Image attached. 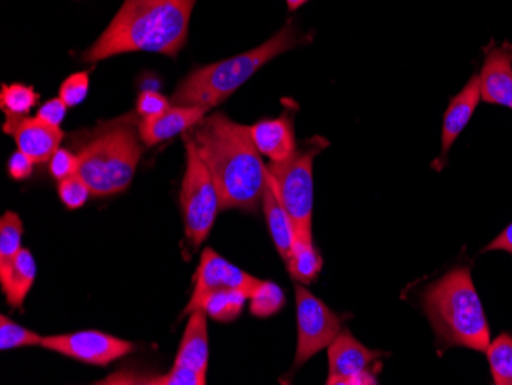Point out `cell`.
Returning <instances> with one entry per match:
<instances>
[{
  "instance_id": "obj_33",
  "label": "cell",
  "mask_w": 512,
  "mask_h": 385,
  "mask_svg": "<svg viewBox=\"0 0 512 385\" xmlns=\"http://www.w3.org/2000/svg\"><path fill=\"white\" fill-rule=\"evenodd\" d=\"M34 162L27 154L17 151L8 158V174L14 180H28L33 174Z\"/></svg>"
},
{
  "instance_id": "obj_22",
  "label": "cell",
  "mask_w": 512,
  "mask_h": 385,
  "mask_svg": "<svg viewBox=\"0 0 512 385\" xmlns=\"http://www.w3.org/2000/svg\"><path fill=\"white\" fill-rule=\"evenodd\" d=\"M491 375L496 385H512V336L502 333L497 336L488 350Z\"/></svg>"
},
{
  "instance_id": "obj_14",
  "label": "cell",
  "mask_w": 512,
  "mask_h": 385,
  "mask_svg": "<svg viewBox=\"0 0 512 385\" xmlns=\"http://www.w3.org/2000/svg\"><path fill=\"white\" fill-rule=\"evenodd\" d=\"M479 77L483 102L512 108V43L486 48Z\"/></svg>"
},
{
  "instance_id": "obj_11",
  "label": "cell",
  "mask_w": 512,
  "mask_h": 385,
  "mask_svg": "<svg viewBox=\"0 0 512 385\" xmlns=\"http://www.w3.org/2000/svg\"><path fill=\"white\" fill-rule=\"evenodd\" d=\"M194 281V292H192L191 301L184 309L183 316L191 315L194 310L201 309L204 300L218 290H243L250 298L253 290L261 283L258 278L252 277L240 267L224 260L211 247L204 249Z\"/></svg>"
},
{
  "instance_id": "obj_35",
  "label": "cell",
  "mask_w": 512,
  "mask_h": 385,
  "mask_svg": "<svg viewBox=\"0 0 512 385\" xmlns=\"http://www.w3.org/2000/svg\"><path fill=\"white\" fill-rule=\"evenodd\" d=\"M286 2L289 11H295L298 10L299 7H302V5L307 4L309 0H286Z\"/></svg>"
},
{
  "instance_id": "obj_28",
  "label": "cell",
  "mask_w": 512,
  "mask_h": 385,
  "mask_svg": "<svg viewBox=\"0 0 512 385\" xmlns=\"http://www.w3.org/2000/svg\"><path fill=\"white\" fill-rule=\"evenodd\" d=\"M89 74L86 71L69 76L60 86L59 97L68 108L80 105L88 96Z\"/></svg>"
},
{
  "instance_id": "obj_12",
  "label": "cell",
  "mask_w": 512,
  "mask_h": 385,
  "mask_svg": "<svg viewBox=\"0 0 512 385\" xmlns=\"http://www.w3.org/2000/svg\"><path fill=\"white\" fill-rule=\"evenodd\" d=\"M4 132L16 140L17 149L34 163L50 162L62 142V129L40 120L39 117L11 116L5 114Z\"/></svg>"
},
{
  "instance_id": "obj_25",
  "label": "cell",
  "mask_w": 512,
  "mask_h": 385,
  "mask_svg": "<svg viewBox=\"0 0 512 385\" xmlns=\"http://www.w3.org/2000/svg\"><path fill=\"white\" fill-rule=\"evenodd\" d=\"M23 223L16 212H5L0 220V266L10 263L22 251Z\"/></svg>"
},
{
  "instance_id": "obj_24",
  "label": "cell",
  "mask_w": 512,
  "mask_h": 385,
  "mask_svg": "<svg viewBox=\"0 0 512 385\" xmlns=\"http://www.w3.org/2000/svg\"><path fill=\"white\" fill-rule=\"evenodd\" d=\"M286 306L283 289L272 281H261L250 295V313L258 318L275 315Z\"/></svg>"
},
{
  "instance_id": "obj_18",
  "label": "cell",
  "mask_w": 512,
  "mask_h": 385,
  "mask_svg": "<svg viewBox=\"0 0 512 385\" xmlns=\"http://www.w3.org/2000/svg\"><path fill=\"white\" fill-rule=\"evenodd\" d=\"M36 274V260L28 249H22L13 261L0 266V284L11 307H23L36 280Z\"/></svg>"
},
{
  "instance_id": "obj_7",
  "label": "cell",
  "mask_w": 512,
  "mask_h": 385,
  "mask_svg": "<svg viewBox=\"0 0 512 385\" xmlns=\"http://www.w3.org/2000/svg\"><path fill=\"white\" fill-rule=\"evenodd\" d=\"M186 146V174L181 186V208H183L184 229L192 246L200 247L211 234L215 218L221 209L220 195L212 180L211 172L204 165L191 135L184 132Z\"/></svg>"
},
{
  "instance_id": "obj_3",
  "label": "cell",
  "mask_w": 512,
  "mask_h": 385,
  "mask_svg": "<svg viewBox=\"0 0 512 385\" xmlns=\"http://www.w3.org/2000/svg\"><path fill=\"white\" fill-rule=\"evenodd\" d=\"M422 303L440 347L486 353L490 326L468 267H457L428 286Z\"/></svg>"
},
{
  "instance_id": "obj_2",
  "label": "cell",
  "mask_w": 512,
  "mask_h": 385,
  "mask_svg": "<svg viewBox=\"0 0 512 385\" xmlns=\"http://www.w3.org/2000/svg\"><path fill=\"white\" fill-rule=\"evenodd\" d=\"M197 0H125L102 36L83 54V62L97 63L125 53L177 57L186 45Z\"/></svg>"
},
{
  "instance_id": "obj_13",
  "label": "cell",
  "mask_w": 512,
  "mask_h": 385,
  "mask_svg": "<svg viewBox=\"0 0 512 385\" xmlns=\"http://www.w3.org/2000/svg\"><path fill=\"white\" fill-rule=\"evenodd\" d=\"M296 106L293 100L284 102V111L276 119L261 120L250 126L253 143L270 162H284L298 149L295 140Z\"/></svg>"
},
{
  "instance_id": "obj_10",
  "label": "cell",
  "mask_w": 512,
  "mask_h": 385,
  "mask_svg": "<svg viewBox=\"0 0 512 385\" xmlns=\"http://www.w3.org/2000/svg\"><path fill=\"white\" fill-rule=\"evenodd\" d=\"M42 347L92 366H108L134 352V344L99 330L43 336Z\"/></svg>"
},
{
  "instance_id": "obj_6",
  "label": "cell",
  "mask_w": 512,
  "mask_h": 385,
  "mask_svg": "<svg viewBox=\"0 0 512 385\" xmlns=\"http://www.w3.org/2000/svg\"><path fill=\"white\" fill-rule=\"evenodd\" d=\"M329 145L324 137L315 135L284 162L267 165L270 186L292 217L296 232H312L313 162Z\"/></svg>"
},
{
  "instance_id": "obj_16",
  "label": "cell",
  "mask_w": 512,
  "mask_h": 385,
  "mask_svg": "<svg viewBox=\"0 0 512 385\" xmlns=\"http://www.w3.org/2000/svg\"><path fill=\"white\" fill-rule=\"evenodd\" d=\"M206 112H209V109L201 106L172 105V108L160 116L140 119V125H138L140 139L148 148L166 142L175 135L184 134L194 128L206 117Z\"/></svg>"
},
{
  "instance_id": "obj_5",
  "label": "cell",
  "mask_w": 512,
  "mask_h": 385,
  "mask_svg": "<svg viewBox=\"0 0 512 385\" xmlns=\"http://www.w3.org/2000/svg\"><path fill=\"white\" fill-rule=\"evenodd\" d=\"M137 116L129 112L102 123L77 151L79 175L91 188L92 195L120 194L131 185L143 154Z\"/></svg>"
},
{
  "instance_id": "obj_34",
  "label": "cell",
  "mask_w": 512,
  "mask_h": 385,
  "mask_svg": "<svg viewBox=\"0 0 512 385\" xmlns=\"http://www.w3.org/2000/svg\"><path fill=\"white\" fill-rule=\"evenodd\" d=\"M491 251H505L508 252V254H512V223L509 224L508 228H506L496 240L491 241L482 252Z\"/></svg>"
},
{
  "instance_id": "obj_15",
  "label": "cell",
  "mask_w": 512,
  "mask_h": 385,
  "mask_svg": "<svg viewBox=\"0 0 512 385\" xmlns=\"http://www.w3.org/2000/svg\"><path fill=\"white\" fill-rule=\"evenodd\" d=\"M482 96H480V77L479 74H474L467 85L463 86L457 96L451 99L447 111L444 116V126H442V151L439 157L434 160L433 168L436 171H442L448 162V154L450 149L453 148L454 142L459 139L463 129L467 128L479 105Z\"/></svg>"
},
{
  "instance_id": "obj_8",
  "label": "cell",
  "mask_w": 512,
  "mask_h": 385,
  "mask_svg": "<svg viewBox=\"0 0 512 385\" xmlns=\"http://www.w3.org/2000/svg\"><path fill=\"white\" fill-rule=\"evenodd\" d=\"M298 315V349L293 367L304 366L310 358L333 343L341 332L342 320L329 306L298 283L295 286Z\"/></svg>"
},
{
  "instance_id": "obj_21",
  "label": "cell",
  "mask_w": 512,
  "mask_h": 385,
  "mask_svg": "<svg viewBox=\"0 0 512 385\" xmlns=\"http://www.w3.org/2000/svg\"><path fill=\"white\" fill-rule=\"evenodd\" d=\"M249 298L243 290L224 289L211 293L204 300L201 309L206 310L207 315L212 320L220 321V323H230L237 320L238 316L243 312L244 304Z\"/></svg>"
},
{
  "instance_id": "obj_20",
  "label": "cell",
  "mask_w": 512,
  "mask_h": 385,
  "mask_svg": "<svg viewBox=\"0 0 512 385\" xmlns=\"http://www.w3.org/2000/svg\"><path fill=\"white\" fill-rule=\"evenodd\" d=\"M287 266L296 283L310 284L318 278L322 258L313 246L312 232H296L295 246Z\"/></svg>"
},
{
  "instance_id": "obj_17",
  "label": "cell",
  "mask_w": 512,
  "mask_h": 385,
  "mask_svg": "<svg viewBox=\"0 0 512 385\" xmlns=\"http://www.w3.org/2000/svg\"><path fill=\"white\" fill-rule=\"evenodd\" d=\"M206 310L197 309L191 313L188 326L181 338L180 349L175 356V367L207 373L209 362V336H207Z\"/></svg>"
},
{
  "instance_id": "obj_31",
  "label": "cell",
  "mask_w": 512,
  "mask_h": 385,
  "mask_svg": "<svg viewBox=\"0 0 512 385\" xmlns=\"http://www.w3.org/2000/svg\"><path fill=\"white\" fill-rule=\"evenodd\" d=\"M151 384L157 385H204L206 375L184 367H172L171 372L165 376H157L151 379Z\"/></svg>"
},
{
  "instance_id": "obj_26",
  "label": "cell",
  "mask_w": 512,
  "mask_h": 385,
  "mask_svg": "<svg viewBox=\"0 0 512 385\" xmlns=\"http://www.w3.org/2000/svg\"><path fill=\"white\" fill-rule=\"evenodd\" d=\"M43 336L19 326L7 316H0V349H17V347L42 346Z\"/></svg>"
},
{
  "instance_id": "obj_9",
  "label": "cell",
  "mask_w": 512,
  "mask_h": 385,
  "mask_svg": "<svg viewBox=\"0 0 512 385\" xmlns=\"http://www.w3.org/2000/svg\"><path fill=\"white\" fill-rule=\"evenodd\" d=\"M387 353L370 350L358 339L341 330L329 346V378L327 384H378L376 364Z\"/></svg>"
},
{
  "instance_id": "obj_19",
  "label": "cell",
  "mask_w": 512,
  "mask_h": 385,
  "mask_svg": "<svg viewBox=\"0 0 512 385\" xmlns=\"http://www.w3.org/2000/svg\"><path fill=\"white\" fill-rule=\"evenodd\" d=\"M264 215H266L267 224H269L270 234H272L273 243L276 251L283 257V260L289 261L293 252L296 240V228L289 212L281 205V201L276 197L267 178L266 191L263 195Z\"/></svg>"
},
{
  "instance_id": "obj_30",
  "label": "cell",
  "mask_w": 512,
  "mask_h": 385,
  "mask_svg": "<svg viewBox=\"0 0 512 385\" xmlns=\"http://www.w3.org/2000/svg\"><path fill=\"white\" fill-rule=\"evenodd\" d=\"M50 171L56 180L79 174V157L68 149L59 148L50 158Z\"/></svg>"
},
{
  "instance_id": "obj_4",
  "label": "cell",
  "mask_w": 512,
  "mask_h": 385,
  "mask_svg": "<svg viewBox=\"0 0 512 385\" xmlns=\"http://www.w3.org/2000/svg\"><path fill=\"white\" fill-rule=\"evenodd\" d=\"M309 40L310 37L298 33L293 22H287L283 30L278 31L260 47L192 71L186 79L178 83L171 97L172 105L201 106L211 111L229 99L270 60L293 48L301 47Z\"/></svg>"
},
{
  "instance_id": "obj_29",
  "label": "cell",
  "mask_w": 512,
  "mask_h": 385,
  "mask_svg": "<svg viewBox=\"0 0 512 385\" xmlns=\"http://www.w3.org/2000/svg\"><path fill=\"white\" fill-rule=\"evenodd\" d=\"M169 108H172L171 99L163 96V94L157 93V91L145 89V91H142L140 96H138L137 114L140 119L160 116L163 112L168 111Z\"/></svg>"
},
{
  "instance_id": "obj_23",
  "label": "cell",
  "mask_w": 512,
  "mask_h": 385,
  "mask_svg": "<svg viewBox=\"0 0 512 385\" xmlns=\"http://www.w3.org/2000/svg\"><path fill=\"white\" fill-rule=\"evenodd\" d=\"M39 100L40 96L34 91L33 86L23 83L2 85L0 89V108L11 116H28Z\"/></svg>"
},
{
  "instance_id": "obj_1",
  "label": "cell",
  "mask_w": 512,
  "mask_h": 385,
  "mask_svg": "<svg viewBox=\"0 0 512 385\" xmlns=\"http://www.w3.org/2000/svg\"><path fill=\"white\" fill-rule=\"evenodd\" d=\"M198 155L211 172L220 195L221 211L253 212L263 203L267 166L250 135L224 112H214L189 129Z\"/></svg>"
},
{
  "instance_id": "obj_32",
  "label": "cell",
  "mask_w": 512,
  "mask_h": 385,
  "mask_svg": "<svg viewBox=\"0 0 512 385\" xmlns=\"http://www.w3.org/2000/svg\"><path fill=\"white\" fill-rule=\"evenodd\" d=\"M66 109H68V105L60 97H56V99L48 100L45 105L40 106L36 117H39L48 125L60 128L63 120H65Z\"/></svg>"
},
{
  "instance_id": "obj_27",
  "label": "cell",
  "mask_w": 512,
  "mask_h": 385,
  "mask_svg": "<svg viewBox=\"0 0 512 385\" xmlns=\"http://www.w3.org/2000/svg\"><path fill=\"white\" fill-rule=\"evenodd\" d=\"M57 192H59L63 205L71 211H76L86 205V201L92 195L91 188L86 185V181L79 174L60 180Z\"/></svg>"
}]
</instances>
